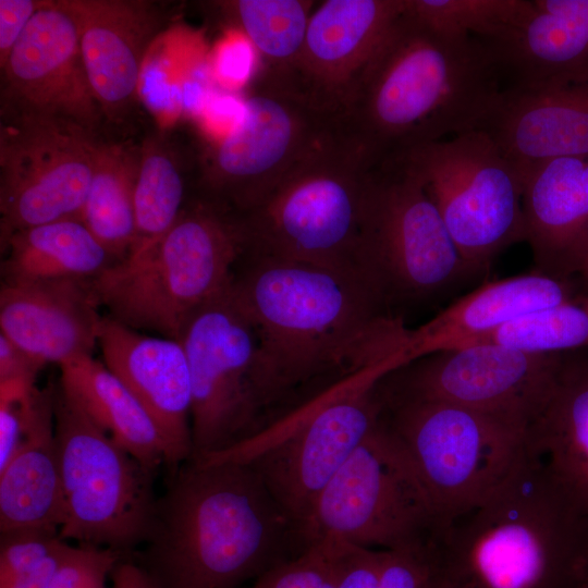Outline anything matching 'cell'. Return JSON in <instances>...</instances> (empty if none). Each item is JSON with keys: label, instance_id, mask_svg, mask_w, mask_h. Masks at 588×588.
I'll return each instance as SVG.
<instances>
[{"label": "cell", "instance_id": "obj_1", "mask_svg": "<svg viewBox=\"0 0 588 588\" xmlns=\"http://www.w3.org/2000/svg\"><path fill=\"white\" fill-rule=\"evenodd\" d=\"M232 295L257 338L256 376L271 414L319 388L407 365L411 329L370 277L254 253Z\"/></svg>", "mask_w": 588, "mask_h": 588}, {"label": "cell", "instance_id": "obj_2", "mask_svg": "<svg viewBox=\"0 0 588 588\" xmlns=\"http://www.w3.org/2000/svg\"><path fill=\"white\" fill-rule=\"evenodd\" d=\"M502 89L481 39L416 14L406 0L351 85L340 121L380 161L481 128Z\"/></svg>", "mask_w": 588, "mask_h": 588}, {"label": "cell", "instance_id": "obj_3", "mask_svg": "<svg viewBox=\"0 0 588 588\" xmlns=\"http://www.w3.org/2000/svg\"><path fill=\"white\" fill-rule=\"evenodd\" d=\"M308 547L248 462L188 458L157 499L145 549L130 556L156 588H241Z\"/></svg>", "mask_w": 588, "mask_h": 588}, {"label": "cell", "instance_id": "obj_4", "mask_svg": "<svg viewBox=\"0 0 588 588\" xmlns=\"http://www.w3.org/2000/svg\"><path fill=\"white\" fill-rule=\"evenodd\" d=\"M437 588H588V515L530 448L431 549Z\"/></svg>", "mask_w": 588, "mask_h": 588}, {"label": "cell", "instance_id": "obj_5", "mask_svg": "<svg viewBox=\"0 0 588 588\" xmlns=\"http://www.w3.org/2000/svg\"><path fill=\"white\" fill-rule=\"evenodd\" d=\"M375 162L338 122L253 208L238 215L248 249L380 282L364 243Z\"/></svg>", "mask_w": 588, "mask_h": 588}, {"label": "cell", "instance_id": "obj_6", "mask_svg": "<svg viewBox=\"0 0 588 588\" xmlns=\"http://www.w3.org/2000/svg\"><path fill=\"white\" fill-rule=\"evenodd\" d=\"M247 249L241 217L207 197L184 207L156 244L91 284L113 319L179 340L189 317L232 286L233 267Z\"/></svg>", "mask_w": 588, "mask_h": 588}, {"label": "cell", "instance_id": "obj_7", "mask_svg": "<svg viewBox=\"0 0 588 588\" xmlns=\"http://www.w3.org/2000/svg\"><path fill=\"white\" fill-rule=\"evenodd\" d=\"M390 372L380 368L342 380L255 438L199 460L248 462L302 528L326 486L379 426L384 411L380 381Z\"/></svg>", "mask_w": 588, "mask_h": 588}, {"label": "cell", "instance_id": "obj_8", "mask_svg": "<svg viewBox=\"0 0 588 588\" xmlns=\"http://www.w3.org/2000/svg\"><path fill=\"white\" fill-rule=\"evenodd\" d=\"M53 412L64 511L60 538L132 554L152 526L156 473L120 446L60 383Z\"/></svg>", "mask_w": 588, "mask_h": 588}, {"label": "cell", "instance_id": "obj_9", "mask_svg": "<svg viewBox=\"0 0 588 588\" xmlns=\"http://www.w3.org/2000/svg\"><path fill=\"white\" fill-rule=\"evenodd\" d=\"M383 422L442 526L483 500L526 446V429L454 403L384 395Z\"/></svg>", "mask_w": 588, "mask_h": 588}, {"label": "cell", "instance_id": "obj_10", "mask_svg": "<svg viewBox=\"0 0 588 588\" xmlns=\"http://www.w3.org/2000/svg\"><path fill=\"white\" fill-rule=\"evenodd\" d=\"M441 527L408 457L381 418L322 490L302 531L308 546L335 539L396 550L432 543Z\"/></svg>", "mask_w": 588, "mask_h": 588}, {"label": "cell", "instance_id": "obj_11", "mask_svg": "<svg viewBox=\"0 0 588 588\" xmlns=\"http://www.w3.org/2000/svg\"><path fill=\"white\" fill-rule=\"evenodd\" d=\"M470 273L525 241L523 176L491 136L473 130L402 154Z\"/></svg>", "mask_w": 588, "mask_h": 588}, {"label": "cell", "instance_id": "obj_12", "mask_svg": "<svg viewBox=\"0 0 588 588\" xmlns=\"http://www.w3.org/2000/svg\"><path fill=\"white\" fill-rule=\"evenodd\" d=\"M338 122L294 83L265 72L204 162L207 197L245 213Z\"/></svg>", "mask_w": 588, "mask_h": 588}, {"label": "cell", "instance_id": "obj_13", "mask_svg": "<svg viewBox=\"0 0 588 588\" xmlns=\"http://www.w3.org/2000/svg\"><path fill=\"white\" fill-rule=\"evenodd\" d=\"M231 287L198 308L179 339L191 378L189 458L230 450L270 426L257 383V338Z\"/></svg>", "mask_w": 588, "mask_h": 588}, {"label": "cell", "instance_id": "obj_14", "mask_svg": "<svg viewBox=\"0 0 588 588\" xmlns=\"http://www.w3.org/2000/svg\"><path fill=\"white\" fill-rule=\"evenodd\" d=\"M368 264L389 296H422L470 274L438 208L403 156L375 162L365 233Z\"/></svg>", "mask_w": 588, "mask_h": 588}, {"label": "cell", "instance_id": "obj_15", "mask_svg": "<svg viewBox=\"0 0 588 588\" xmlns=\"http://www.w3.org/2000/svg\"><path fill=\"white\" fill-rule=\"evenodd\" d=\"M99 144L96 133L71 122L1 119V245L28 228L81 220Z\"/></svg>", "mask_w": 588, "mask_h": 588}, {"label": "cell", "instance_id": "obj_16", "mask_svg": "<svg viewBox=\"0 0 588 588\" xmlns=\"http://www.w3.org/2000/svg\"><path fill=\"white\" fill-rule=\"evenodd\" d=\"M560 353H531L494 343L439 351L384 377V395L443 401L526 429L553 381ZM414 363V362H412Z\"/></svg>", "mask_w": 588, "mask_h": 588}, {"label": "cell", "instance_id": "obj_17", "mask_svg": "<svg viewBox=\"0 0 588 588\" xmlns=\"http://www.w3.org/2000/svg\"><path fill=\"white\" fill-rule=\"evenodd\" d=\"M1 119L62 120L96 133L103 118L85 71L78 28L62 0L46 1L1 66Z\"/></svg>", "mask_w": 588, "mask_h": 588}, {"label": "cell", "instance_id": "obj_18", "mask_svg": "<svg viewBox=\"0 0 588 588\" xmlns=\"http://www.w3.org/2000/svg\"><path fill=\"white\" fill-rule=\"evenodd\" d=\"M406 0H326L310 14L304 46L289 77L326 109L340 114L354 79Z\"/></svg>", "mask_w": 588, "mask_h": 588}, {"label": "cell", "instance_id": "obj_19", "mask_svg": "<svg viewBox=\"0 0 588 588\" xmlns=\"http://www.w3.org/2000/svg\"><path fill=\"white\" fill-rule=\"evenodd\" d=\"M62 1L77 24L85 71L103 118L118 121L137 97L160 12L137 0Z\"/></svg>", "mask_w": 588, "mask_h": 588}, {"label": "cell", "instance_id": "obj_20", "mask_svg": "<svg viewBox=\"0 0 588 588\" xmlns=\"http://www.w3.org/2000/svg\"><path fill=\"white\" fill-rule=\"evenodd\" d=\"M98 345L103 364L142 402L167 438L175 469L192 456V390L179 340L140 333L102 317Z\"/></svg>", "mask_w": 588, "mask_h": 588}, {"label": "cell", "instance_id": "obj_21", "mask_svg": "<svg viewBox=\"0 0 588 588\" xmlns=\"http://www.w3.org/2000/svg\"><path fill=\"white\" fill-rule=\"evenodd\" d=\"M91 281L2 282L0 334L42 366L91 355L102 319Z\"/></svg>", "mask_w": 588, "mask_h": 588}, {"label": "cell", "instance_id": "obj_22", "mask_svg": "<svg viewBox=\"0 0 588 588\" xmlns=\"http://www.w3.org/2000/svg\"><path fill=\"white\" fill-rule=\"evenodd\" d=\"M519 171L558 158H588V82L502 89L481 128Z\"/></svg>", "mask_w": 588, "mask_h": 588}, {"label": "cell", "instance_id": "obj_23", "mask_svg": "<svg viewBox=\"0 0 588 588\" xmlns=\"http://www.w3.org/2000/svg\"><path fill=\"white\" fill-rule=\"evenodd\" d=\"M525 242L536 270L576 279L588 261V158H558L522 171Z\"/></svg>", "mask_w": 588, "mask_h": 588}, {"label": "cell", "instance_id": "obj_24", "mask_svg": "<svg viewBox=\"0 0 588 588\" xmlns=\"http://www.w3.org/2000/svg\"><path fill=\"white\" fill-rule=\"evenodd\" d=\"M526 17L490 49L503 89L588 82V0H531Z\"/></svg>", "mask_w": 588, "mask_h": 588}, {"label": "cell", "instance_id": "obj_25", "mask_svg": "<svg viewBox=\"0 0 588 588\" xmlns=\"http://www.w3.org/2000/svg\"><path fill=\"white\" fill-rule=\"evenodd\" d=\"M576 279L534 270L483 283L422 326L411 329L407 365L429 354L463 346L530 313L575 298Z\"/></svg>", "mask_w": 588, "mask_h": 588}, {"label": "cell", "instance_id": "obj_26", "mask_svg": "<svg viewBox=\"0 0 588 588\" xmlns=\"http://www.w3.org/2000/svg\"><path fill=\"white\" fill-rule=\"evenodd\" d=\"M526 444L588 515V348L560 353L551 387L527 427Z\"/></svg>", "mask_w": 588, "mask_h": 588}, {"label": "cell", "instance_id": "obj_27", "mask_svg": "<svg viewBox=\"0 0 588 588\" xmlns=\"http://www.w3.org/2000/svg\"><path fill=\"white\" fill-rule=\"evenodd\" d=\"M54 387L40 389L25 437L0 470V534L59 532L63 493L54 432Z\"/></svg>", "mask_w": 588, "mask_h": 588}, {"label": "cell", "instance_id": "obj_28", "mask_svg": "<svg viewBox=\"0 0 588 588\" xmlns=\"http://www.w3.org/2000/svg\"><path fill=\"white\" fill-rule=\"evenodd\" d=\"M60 385L120 446L157 474L174 471L171 446L135 394L93 355L60 366Z\"/></svg>", "mask_w": 588, "mask_h": 588}, {"label": "cell", "instance_id": "obj_29", "mask_svg": "<svg viewBox=\"0 0 588 588\" xmlns=\"http://www.w3.org/2000/svg\"><path fill=\"white\" fill-rule=\"evenodd\" d=\"M3 283L94 280L113 257L81 220L28 228L1 245Z\"/></svg>", "mask_w": 588, "mask_h": 588}, {"label": "cell", "instance_id": "obj_30", "mask_svg": "<svg viewBox=\"0 0 588 588\" xmlns=\"http://www.w3.org/2000/svg\"><path fill=\"white\" fill-rule=\"evenodd\" d=\"M140 149L100 142L81 220L114 264L130 253L136 236L134 188Z\"/></svg>", "mask_w": 588, "mask_h": 588}, {"label": "cell", "instance_id": "obj_31", "mask_svg": "<svg viewBox=\"0 0 588 588\" xmlns=\"http://www.w3.org/2000/svg\"><path fill=\"white\" fill-rule=\"evenodd\" d=\"M221 12L265 61V72L290 76L301 56L314 1L235 0Z\"/></svg>", "mask_w": 588, "mask_h": 588}, {"label": "cell", "instance_id": "obj_32", "mask_svg": "<svg viewBox=\"0 0 588 588\" xmlns=\"http://www.w3.org/2000/svg\"><path fill=\"white\" fill-rule=\"evenodd\" d=\"M183 199L179 162L157 140L146 142L140 148L134 188L136 236L125 258L142 254L174 225L184 209Z\"/></svg>", "mask_w": 588, "mask_h": 588}, {"label": "cell", "instance_id": "obj_33", "mask_svg": "<svg viewBox=\"0 0 588 588\" xmlns=\"http://www.w3.org/2000/svg\"><path fill=\"white\" fill-rule=\"evenodd\" d=\"M477 343L543 354L588 348V294L525 315L465 345Z\"/></svg>", "mask_w": 588, "mask_h": 588}, {"label": "cell", "instance_id": "obj_34", "mask_svg": "<svg viewBox=\"0 0 588 588\" xmlns=\"http://www.w3.org/2000/svg\"><path fill=\"white\" fill-rule=\"evenodd\" d=\"M416 14L439 25L490 41L516 27L531 0H407Z\"/></svg>", "mask_w": 588, "mask_h": 588}, {"label": "cell", "instance_id": "obj_35", "mask_svg": "<svg viewBox=\"0 0 588 588\" xmlns=\"http://www.w3.org/2000/svg\"><path fill=\"white\" fill-rule=\"evenodd\" d=\"M338 547L335 539L313 543L258 577L249 588H334Z\"/></svg>", "mask_w": 588, "mask_h": 588}, {"label": "cell", "instance_id": "obj_36", "mask_svg": "<svg viewBox=\"0 0 588 588\" xmlns=\"http://www.w3.org/2000/svg\"><path fill=\"white\" fill-rule=\"evenodd\" d=\"M65 543L59 532L39 529L1 535L0 588L41 564Z\"/></svg>", "mask_w": 588, "mask_h": 588}, {"label": "cell", "instance_id": "obj_37", "mask_svg": "<svg viewBox=\"0 0 588 588\" xmlns=\"http://www.w3.org/2000/svg\"><path fill=\"white\" fill-rule=\"evenodd\" d=\"M122 556L109 548L70 546L51 588H108L107 580Z\"/></svg>", "mask_w": 588, "mask_h": 588}, {"label": "cell", "instance_id": "obj_38", "mask_svg": "<svg viewBox=\"0 0 588 588\" xmlns=\"http://www.w3.org/2000/svg\"><path fill=\"white\" fill-rule=\"evenodd\" d=\"M432 543L382 550L380 588H428L432 578Z\"/></svg>", "mask_w": 588, "mask_h": 588}, {"label": "cell", "instance_id": "obj_39", "mask_svg": "<svg viewBox=\"0 0 588 588\" xmlns=\"http://www.w3.org/2000/svg\"><path fill=\"white\" fill-rule=\"evenodd\" d=\"M338 542L334 588H380L382 550Z\"/></svg>", "mask_w": 588, "mask_h": 588}, {"label": "cell", "instance_id": "obj_40", "mask_svg": "<svg viewBox=\"0 0 588 588\" xmlns=\"http://www.w3.org/2000/svg\"><path fill=\"white\" fill-rule=\"evenodd\" d=\"M138 94L158 113H175L183 105L182 90L171 83L161 59L145 61Z\"/></svg>", "mask_w": 588, "mask_h": 588}, {"label": "cell", "instance_id": "obj_41", "mask_svg": "<svg viewBox=\"0 0 588 588\" xmlns=\"http://www.w3.org/2000/svg\"><path fill=\"white\" fill-rule=\"evenodd\" d=\"M255 49L241 34L240 37L222 41L213 56V73L222 85L235 87L249 76L254 63Z\"/></svg>", "mask_w": 588, "mask_h": 588}, {"label": "cell", "instance_id": "obj_42", "mask_svg": "<svg viewBox=\"0 0 588 588\" xmlns=\"http://www.w3.org/2000/svg\"><path fill=\"white\" fill-rule=\"evenodd\" d=\"M45 2L38 0H0V68L7 62L30 20Z\"/></svg>", "mask_w": 588, "mask_h": 588}, {"label": "cell", "instance_id": "obj_43", "mask_svg": "<svg viewBox=\"0 0 588 588\" xmlns=\"http://www.w3.org/2000/svg\"><path fill=\"white\" fill-rule=\"evenodd\" d=\"M44 366L0 334V382L11 380L36 381Z\"/></svg>", "mask_w": 588, "mask_h": 588}, {"label": "cell", "instance_id": "obj_44", "mask_svg": "<svg viewBox=\"0 0 588 588\" xmlns=\"http://www.w3.org/2000/svg\"><path fill=\"white\" fill-rule=\"evenodd\" d=\"M70 546L66 542L41 564L1 588H51Z\"/></svg>", "mask_w": 588, "mask_h": 588}, {"label": "cell", "instance_id": "obj_45", "mask_svg": "<svg viewBox=\"0 0 588 588\" xmlns=\"http://www.w3.org/2000/svg\"><path fill=\"white\" fill-rule=\"evenodd\" d=\"M109 588H156L147 572L130 555L122 556L110 574Z\"/></svg>", "mask_w": 588, "mask_h": 588}, {"label": "cell", "instance_id": "obj_46", "mask_svg": "<svg viewBox=\"0 0 588 588\" xmlns=\"http://www.w3.org/2000/svg\"><path fill=\"white\" fill-rule=\"evenodd\" d=\"M576 281L583 293L588 294V261L584 266L583 270L576 277Z\"/></svg>", "mask_w": 588, "mask_h": 588}, {"label": "cell", "instance_id": "obj_47", "mask_svg": "<svg viewBox=\"0 0 588 588\" xmlns=\"http://www.w3.org/2000/svg\"><path fill=\"white\" fill-rule=\"evenodd\" d=\"M428 588H437V587L433 585V583H432V578H431V581H430Z\"/></svg>", "mask_w": 588, "mask_h": 588}]
</instances>
